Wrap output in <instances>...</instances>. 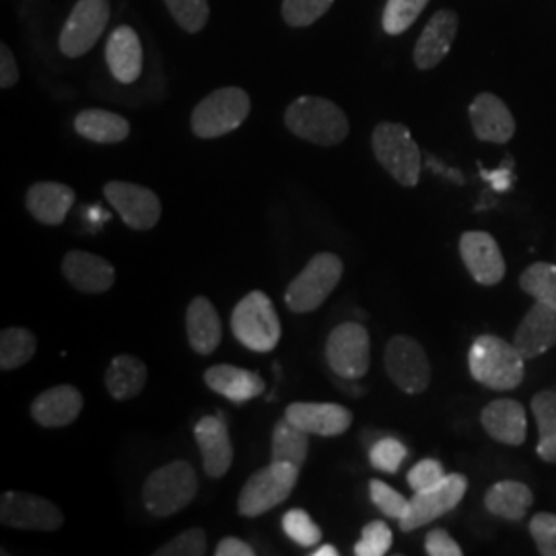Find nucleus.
<instances>
[{
  "instance_id": "9b49d317",
  "label": "nucleus",
  "mask_w": 556,
  "mask_h": 556,
  "mask_svg": "<svg viewBox=\"0 0 556 556\" xmlns=\"http://www.w3.org/2000/svg\"><path fill=\"white\" fill-rule=\"evenodd\" d=\"M110 13V0H79L60 31V52L79 59L93 50L108 27Z\"/></svg>"
},
{
  "instance_id": "f8f14e48",
  "label": "nucleus",
  "mask_w": 556,
  "mask_h": 556,
  "mask_svg": "<svg viewBox=\"0 0 556 556\" xmlns=\"http://www.w3.org/2000/svg\"><path fill=\"white\" fill-rule=\"evenodd\" d=\"M468 491V478L464 475H447L438 486L415 493L408 505V514L400 519L402 532H415L418 528L435 521L438 517L454 511Z\"/></svg>"
},
{
  "instance_id": "72a5a7b5",
  "label": "nucleus",
  "mask_w": 556,
  "mask_h": 556,
  "mask_svg": "<svg viewBox=\"0 0 556 556\" xmlns=\"http://www.w3.org/2000/svg\"><path fill=\"white\" fill-rule=\"evenodd\" d=\"M519 287L526 295L556 307V264H548V262L530 264L519 277Z\"/></svg>"
},
{
  "instance_id": "423d86ee",
  "label": "nucleus",
  "mask_w": 556,
  "mask_h": 556,
  "mask_svg": "<svg viewBox=\"0 0 556 556\" xmlns=\"http://www.w3.org/2000/svg\"><path fill=\"white\" fill-rule=\"evenodd\" d=\"M344 273V264L337 254L319 252L307 262V266L291 280L285 301L293 314H309L330 298Z\"/></svg>"
},
{
  "instance_id": "f704fd0d",
  "label": "nucleus",
  "mask_w": 556,
  "mask_h": 556,
  "mask_svg": "<svg viewBox=\"0 0 556 556\" xmlns=\"http://www.w3.org/2000/svg\"><path fill=\"white\" fill-rule=\"evenodd\" d=\"M427 4L429 0H388L381 17L383 31L390 36H400L408 31Z\"/></svg>"
},
{
  "instance_id": "20e7f679",
  "label": "nucleus",
  "mask_w": 556,
  "mask_h": 556,
  "mask_svg": "<svg viewBox=\"0 0 556 556\" xmlns=\"http://www.w3.org/2000/svg\"><path fill=\"white\" fill-rule=\"evenodd\" d=\"M379 165L404 188H415L420 179L422 155L410 130L397 122H381L371 135Z\"/></svg>"
},
{
  "instance_id": "dca6fc26",
  "label": "nucleus",
  "mask_w": 556,
  "mask_h": 556,
  "mask_svg": "<svg viewBox=\"0 0 556 556\" xmlns=\"http://www.w3.org/2000/svg\"><path fill=\"white\" fill-rule=\"evenodd\" d=\"M457 27H459V17L452 9H441L429 20L422 34L418 36L415 52H413L418 71H431L445 60L456 41Z\"/></svg>"
},
{
  "instance_id": "a211bd4d",
  "label": "nucleus",
  "mask_w": 556,
  "mask_h": 556,
  "mask_svg": "<svg viewBox=\"0 0 556 556\" xmlns=\"http://www.w3.org/2000/svg\"><path fill=\"white\" fill-rule=\"evenodd\" d=\"M470 122L478 140L505 144L516 135V118L507 103L495 93H480L470 103Z\"/></svg>"
},
{
  "instance_id": "de8ad7c7",
  "label": "nucleus",
  "mask_w": 556,
  "mask_h": 556,
  "mask_svg": "<svg viewBox=\"0 0 556 556\" xmlns=\"http://www.w3.org/2000/svg\"><path fill=\"white\" fill-rule=\"evenodd\" d=\"M215 555L217 556H254L256 555V551L248 544V542H243V540H239V538H223L219 544H217V551H215Z\"/></svg>"
},
{
  "instance_id": "b1692460",
  "label": "nucleus",
  "mask_w": 556,
  "mask_h": 556,
  "mask_svg": "<svg viewBox=\"0 0 556 556\" xmlns=\"http://www.w3.org/2000/svg\"><path fill=\"white\" fill-rule=\"evenodd\" d=\"M80 410H83V394L75 386H68V383L41 392L31 404V417L46 429H59L75 422Z\"/></svg>"
},
{
  "instance_id": "f03ea898",
  "label": "nucleus",
  "mask_w": 556,
  "mask_h": 556,
  "mask_svg": "<svg viewBox=\"0 0 556 556\" xmlns=\"http://www.w3.org/2000/svg\"><path fill=\"white\" fill-rule=\"evenodd\" d=\"M287 128L318 147H337L349 137V118L334 101L303 96L293 101L285 112Z\"/></svg>"
},
{
  "instance_id": "a19ab883",
  "label": "nucleus",
  "mask_w": 556,
  "mask_h": 556,
  "mask_svg": "<svg viewBox=\"0 0 556 556\" xmlns=\"http://www.w3.org/2000/svg\"><path fill=\"white\" fill-rule=\"evenodd\" d=\"M369 495H371L374 505L378 507L383 516L394 517V519L400 521L402 517L408 514L410 501L406 497H402L396 489H392V486L386 484L383 480H378V478L369 480Z\"/></svg>"
},
{
  "instance_id": "2eb2a0df",
  "label": "nucleus",
  "mask_w": 556,
  "mask_h": 556,
  "mask_svg": "<svg viewBox=\"0 0 556 556\" xmlns=\"http://www.w3.org/2000/svg\"><path fill=\"white\" fill-rule=\"evenodd\" d=\"M459 256L470 277L482 287H495L505 278V258L495 238L486 231H466L459 239Z\"/></svg>"
},
{
  "instance_id": "473e14b6",
  "label": "nucleus",
  "mask_w": 556,
  "mask_h": 556,
  "mask_svg": "<svg viewBox=\"0 0 556 556\" xmlns=\"http://www.w3.org/2000/svg\"><path fill=\"white\" fill-rule=\"evenodd\" d=\"M38 340L27 328H7L0 334V369L13 371L36 355Z\"/></svg>"
},
{
  "instance_id": "aec40b11",
  "label": "nucleus",
  "mask_w": 556,
  "mask_h": 556,
  "mask_svg": "<svg viewBox=\"0 0 556 556\" xmlns=\"http://www.w3.org/2000/svg\"><path fill=\"white\" fill-rule=\"evenodd\" d=\"M480 422L489 438L503 445L519 447L528 438L526 408L511 397L493 400L489 406H484L480 413Z\"/></svg>"
},
{
  "instance_id": "79ce46f5",
  "label": "nucleus",
  "mask_w": 556,
  "mask_h": 556,
  "mask_svg": "<svg viewBox=\"0 0 556 556\" xmlns=\"http://www.w3.org/2000/svg\"><path fill=\"white\" fill-rule=\"evenodd\" d=\"M157 556H202L206 555V534L200 528L181 532L179 536L165 542Z\"/></svg>"
},
{
  "instance_id": "09e8293b",
  "label": "nucleus",
  "mask_w": 556,
  "mask_h": 556,
  "mask_svg": "<svg viewBox=\"0 0 556 556\" xmlns=\"http://www.w3.org/2000/svg\"><path fill=\"white\" fill-rule=\"evenodd\" d=\"M314 556H338V551L337 548H334V546L326 544V546H321V548H318V551L314 553Z\"/></svg>"
},
{
  "instance_id": "37998d69",
  "label": "nucleus",
  "mask_w": 556,
  "mask_h": 556,
  "mask_svg": "<svg viewBox=\"0 0 556 556\" xmlns=\"http://www.w3.org/2000/svg\"><path fill=\"white\" fill-rule=\"evenodd\" d=\"M530 534L536 542L538 553L542 556H556V516L536 514L530 521Z\"/></svg>"
},
{
  "instance_id": "2f4dec72",
  "label": "nucleus",
  "mask_w": 556,
  "mask_h": 556,
  "mask_svg": "<svg viewBox=\"0 0 556 556\" xmlns=\"http://www.w3.org/2000/svg\"><path fill=\"white\" fill-rule=\"evenodd\" d=\"M309 450V433L285 417L273 431V462H287L303 468Z\"/></svg>"
},
{
  "instance_id": "cd10ccee",
  "label": "nucleus",
  "mask_w": 556,
  "mask_h": 556,
  "mask_svg": "<svg viewBox=\"0 0 556 556\" xmlns=\"http://www.w3.org/2000/svg\"><path fill=\"white\" fill-rule=\"evenodd\" d=\"M532 503H534L532 489L517 480L495 482L484 497V507L493 516L507 521H521L528 514V509L532 507Z\"/></svg>"
},
{
  "instance_id": "4468645a",
  "label": "nucleus",
  "mask_w": 556,
  "mask_h": 556,
  "mask_svg": "<svg viewBox=\"0 0 556 556\" xmlns=\"http://www.w3.org/2000/svg\"><path fill=\"white\" fill-rule=\"evenodd\" d=\"M103 194L118 211L122 220L135 231H149L160 223L161 200L153 190L114 179L103 186Z\"/></svg>"
},
{
  "instance_id": "f3484780",
  "label": "nucleus",
  "mask_w": 556,
  "mask_h": 556,
  "mask_svg": "<svg viewBox=\"0 0 556 556\" xmlns=\"http://www.w3.org/2000/svg\"><path fill=\"white\" fill-rule=\"evenodd\" d=\"M285 417L319 438H338L353 425V413L332 402H295L289 404Z\"/></svg>"
},
{
  "instance_id": "412c9836",
  "label": "nucleus",
  "mask_w": 556,
  "mask_h": 556,
  "mask_svg": "<svg viewBox=\"0 0 556 556\" xmlns=\"http://www.w3.org/2000/svg\"><path fill=\"white\" fill-rule=\"evenodd\" d=\"M204 472L211 478H223L233 464V445L225 420L219 417H202L194 427Z\"/></svg>"
},
{
  "instance_id": "e433bc0d",
  "label": "nucleus",
  "mask_w": 556,
  "mask_h": 556,
  "mask_svg": "<svg viewBox=\"0 0 556 556\" xmlns=\"http://www.w3.org/2000/svg\"><path fill=\"white\" fill-rule=\"evenodd\" d=\"M334 0H282V20L289 27H309L321 20Z\"/></svg>"
},
{
  "instance_id": "c03bdc74",
  "label": "nucleus",
  "mask_w": 556,
  "mask_h": 556,
  "mask_svg": "<svg viewBox=\"0 0 556 556\" xmlns=\"http://www.w3.org/2000/svg\"><path fill=\"white\" fill-rule=\"evenodd\" d=\"M447 477L443 470V464L433 457H427L422 462H418L417 466H413V470L408 472V484L415 493L420 491H429L433 486H438L443 478Z\"/></svg>"
},
{
  "instance_id": "6ab92c4d",
  "label": "nucleus",
  "mask_w": 556,
  "mask_h": 556,
  "mask_svg": "<svg viewBox=\"0 0 556 556\" xmlns=\"http://www.w3.org/2000/svg\"><path fill=\"white\" fill-rule=\"evenodd\" d=\"M514 344L526 361L540 357L556 346V307L536 301L517 326Z\"/></svg>"
},
{
  "instance_id": "0eeeda50",
  "label": "nucleus",
  "mask_w": 556,
  "mask_h": 556,
  "mask_svg": "<svg viewBox=\"0 0 556 556\" xmlns=\"http://www.w3.org/2000/svg\"><path fill=\"white\" fill-rule=\"evenodd\" d=\"M231 330L233 337L250 351H275L280 340V319L270 298L262 291L248 293L233 309Z\"/></svg>"
},
{
  "instance_id": "ddd939ff",
  "label": "nucleus",
  "mask_w": 556,
  "mask_h": 556,
  "mask_svg": "<svg viewBox=\"0 0 556 556\" xmlns=\"http://www.w3.org/2000/svg\"><path fill=\"white\" fill-rule=\"evenodd\" d=\"M0 521L15 530L56 532L64 526V516L48 498L9 491L0 498Z\"/></svg>"
},
{
  "instance_id": "a878e982",
  "label": "nucleus",
  "mask_w": 556,
  "mask_h": 556,
  "mask_svg": "<svg viewBox=\"0 0 556 556\" xmlns=\"http://www.w3.org/2000/svg\"><path fill=\"white\" fill-rule=\"evenodd\" d=\"M204 383L219 396L227 397L236 404L262 396L266 390V381L260 378L258 374L236 365H215L206 369Z\"/></svg>"
},
{
  "instance_id": "4c0bfd02",
  "label": "nucleus",
  "mask_w": 556,
  "mask_h": 556,
  "mask_svg": "<svg viewBox=\"0 0 556 556\" xmlns=\"http://www.w3.org/2000/svg\"><path fill=\"white\" fill-rule=\"evenodd\" d=\"M406 456H408L406 445L396 438H381L369 447L371 466L388 475H396Z\"/></svg>"
},
{
  "instance_id": "1a4fd4ad",
  "label": "nucleus",
  "mask_w": 556,
  "mask_h": 556,
  "mask_svg": "<svg viewBox=\"0 0 556 556\" xmlns=\"http://www.w3.org/2000/svg\"><path fill=\"white\" fill-rule=\"evenodd\" d=\"M326 361L338 378L349 381L363 378L371 365V340L367 328L357 321L337 326L326 342Z\"/></svg>"
},
{
  "instance_id": "a18cd8bd",
  "label": "nucleus",
  "mask_w": 556,
  "mask_h": 556,
  "mask_svg": "<svg viewBox=\"0 0 556 556\" xmlns=\"http://www.w3.org/2000/svg\"><path fill=\"white\" fill-rule=\"evenodd\" d=\"M425 551H427L429 556L464 555L459 544L445 530H431L427 538H425Z\"/></svg>"
},
{
  "instance_id": "7ed1b4c3",
  "label": "nucleus",
  "mask_w": 556,
  "mask_h": 556,
  "mask_svg": "<svg viewBox=\"0 0 556 556\" xmlns=\"http://www.w3.org/2000/svg\"><path fill=\"white\" fill-rule=\"evenodd\" d=\"M199 493L197 470L176 459L151 472L142 486V501L151 516L169 517L186 509Z\"/></svg>"
},
{
  "instance_id": "5701e85b",
  "label": "nucleus",
  "mask_w": 556,
  "mask_h": 556,
  "mask_svg": "<svg viewBox=\"0 0 556 556\" xmlns=\"http://www.w3.org/2000/svg\"><path fill=\"white\" fill-rule=\"evenodd\" d=\"M105 62L112 77L118 83L132 85L140 79L142 46H140L139 34L132 27L119 25L110 34L105 43Z\"/></svg>"
},
{
  "instance_id": "6e6552de",
  "label": "nucleus",
  "mask_w": 556,
  "mask_h": 556,
  "mask_svg": "<svg viewBox=\"0 0 556 556\" xmlns=\"http://www.w3.org/2000/svg\"><path fill=\"white\" fill-rule=\"evenodd\" d=\"M298 466L287 462H273L248 478L238 498L239 516L260 517L273 511L293 493L299 480Z\"/></svg>"
},
{
  "instance_id": "c85d7f7f",
  "label": "nucleus",
  "mask_w": 556,
  "mask_h": 556,
  "mask_svg": "<svg viewBox=\"0 0 556 556\" xmlns=\"http://www.w3.org/2000/svg\"><path fill=\"white\" fill-rule=\"evenodd\" d=\"M75 130L83 139L100 144H116L128 139L130 124L128 119L108 110H83L75 118Z\"/></svg>"
},
{
  "instance_id": "bb28decb",
  "label": "nucleus",
  "mask_w": 556,
  "mask_h": 556,
  "mask_svg": "<svg viewBox=\"0 0 556 556\" xmlns=\"http://www.w3.org/2000/svg\"><path fill=\"white\" fill-rule=\"evenodd\" d=\"M188 342L199 355H213L219 349L223 328L217 307L211 299L194 298L186 312Z\"/></svg>"
},
{
  "instance_id": "c756f323",
  "label": "nucleus",
  "mask_w": 556,
  "mask_h": 556,
  "mask_svg": "<svg viewBox=\"0 0 556 556\" xmlns=\"http://www.w3.org/2000/svg\"><path fill=\"white\" fill-rule=\"evenodd\" d=\"M147 376V365L140 358L119 355L105 371V388L114 400H132L144 390Z\"/></svg>"
},
{
  "instance_id": "4be33fe9",
  "label": "nucleus",
  "mask_w": 556,
  "mask_h": 556,
  "mask_svg": "<svg viewBox=\"0 0 556 556\" xmlns=\"http://www.w3.org/2000/svg\"><path fill=\"white\" fill-rule=\"evenodd\" d=\"M62 275L80 293H105L116 280L114 266L91 252L75 250L62 260Z\"/></svg>"
},
{
  "instance_id": "f257e3e1",
  "label": "nucleus",
  "mask_w": 556,
  "mask_h": 556,
  "mask_svg": "<svg viewBox=\"0 0 556 556\" xmlns=\"http://www.w3.org/2000/svg\"><path fill=\"white\" fill-rule=\"evenodd\" d=\"M523 361L526 358L521 357L514 342H507L505 338L495 334L478 337L468 353L470 376L480 386L495 392L516 390L526 378Z\"/></svg>"
},
{
  "instance_id": "7c9ffc66",
  "label": "nucleus",
  "mask_w": 556,
  "mask_h": 556,
  "mask_svg": "<svg viewBox=\"0 0 556 556\" xmlns=\"http://www.w3.org/2000/svg\"><path fill=\"white\" fill-rule=\"evenodd\" d=\"M532 413L536 417V454L546 464H556V392L542 390L532 397Z\"/></svg>"
},
{
  "instance_id": "c9c22d12",
  "label": "nucleus",
  "mask_w": 556,
  "mask_h": 556,
  "mask_svg": "<svg viewBox=\"0 0 556 556\" xmlns=\"http://www.w3.org/2000/svg\"><path fill=\"white\" fill-rule=\"evenodd\" d=\"M167 11L188 34H200L208 23V0H165Z\"/></svg>"
},
{
  "instance_id": "49530a36",
  "label": "nucleus",
  "mask_w": 556,
  "mask_h": 556,
  "mask_svg": "<svg viewBox=\"0 0 556 556\" xmlns=\"http://www.w3.org/2000/svg\"><path fill=\"white\" fill-rule=\"evenodd\" d=\"M20 80V66L13 56V50L7 43H0V87L11 89Z\"/></svg>"
},
{
  "instance_id": "9d476101",
  "label": "nucleus",
  "mask_w": 556,
  "mask_h": 556,
  "mask_svg": "<svg viewBox=\"0 0 556 556\" xmlns=\"http://www.w3.org/2000/svg\"><path fill=\"white\" fill-rule=\"evenodd\" d=\"M383 365L388 378L392 379L404 394L417 396L427 392L431 383V365L425 349L415 338L404 334L390 338L383 353Z\"/></svg>"
},
{
  "instance_id": "393cba45",
  "label": "nucleus",
  "mask_w": 556,
  "mask_h": 556,
  "mask_svg": "<svg viewBox=\"0 0 556 556\" xmlns=\"http://www.w3.org/2000/svg\"><path fill=\"white\" fill-rule=\"evenodd\" d=\"M77 194L60 181H38L25 194V206L31 217L43 225H62L73 208Z\"/></svg>"
},
{
  "instance_id": "39448f33",
  "label": "nucleus",
  "mask_w": 556,
  "mask_h": 556,
  "mask_svg": "<svg viewBox=\"0 0 556 556\" xmlns=\"http://www.w3.org/2000/svg\"><path fill=\"white\" fill-rule=\"evenodd\" d=\"M252 101L241 87H223L200 101L192 112V132L199 139H219L250 116Z\"/></svg>"
},
{
  "instance_id": "ea45409f",
  "label": "nucleus",
  "mask_w": 556,
  "mask_h": 556,
  "mask_svg": "<svg viewBox=\"0 0 556 556\" xmlns=\"http://www.w3.org/2000/svg\"><path fill=\"white\" fill-rule=\"evenodd\" d=\"M392 530L386 521H371L363 528L361 540L355 544V555L357 556H383L390 553L392 548Z\"/></svg>"
},
{
  "instance_id": "58836bf2",
  "label": "nucleus",
  "mask_w": 556,
  "mask_h": 556,
  "mask_svg": "<svg viewBox=\"0 0 556 556\" xmlns=\"http://www.w3.org/2000/svg\"><path fill=\"white\" fill-rule=\"evenodd\" d=\"M282 530L299 546H316L321 540L318 523L303 509H291L282 517Z\"/></svg>"
}]
</instances>
